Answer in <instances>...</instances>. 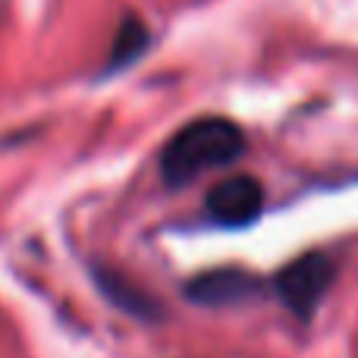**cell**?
<instances>
[{"instance_id":"obj_1","label":"cell","mask_w":358,"mask_h":358,"mask_svg":"<svg viewBox=\"0 0 358 358\" xmlns=\"http://www.w3.org/2000/svg\"><path fill=\"white\" fill-rule=\"evenodd\" d=\"M245 151V132L229 117H198L164 145L161 176L167 185H185L204 170H220L239 161Z\"/></svg>"},{"instance_id":"obj_2","label":"cell","mask_w":358,"mask_h":358,"mask_svg":"<svg viewBox=\"0 0 358 358\" xmlns=\"http://www.w3.org/2000/svg\"><path fill=\"white\" fill-rule=\"evenodd\" d=\"M330 283H334L330 258L321 252H308V255H299L296 261H289L277 273L273 289H277L280 302L286 305V311H292L299 321H311L317 305L327 296Z\"/></svg>"},{"instance_id":"obj_3","label":"cell","mask_w":358,"mask_h":358,"mask_svg":"<svg viewBox=\"0 0 358 358\" xmlns=\"http://www.w3.org/2000/svg\"><path fill=\"white\" fill-rule=\"evenodd\" d=\"M264 208V189L255 176H229L208 192V214L220 227H245Z\"/></svg>"},{"instance_id":"obj_4","label":"cell","mask_w":358,"mask_h":358,"mask_svg":"<svg viewBox=\"0 0 358 358\" xmlns=\"http://www.w3.org/2000/svg\"><path fill=\"white\" fill-rule=\"evenodd\" d=\"M258 289V280L248 277L245 271L236 267H220V271H208L201 277H195L185 292L192 302L204 305V308H227V305H239L245 302L252 292Z\"/></svg>"},{"instance_id":"obj_5","label":"cell","mask_w":358,"mask_h":358,"mask_svg":"<svg viewBox=\"0 0 358 358\" xmlns=\"http://www.w3.org/2000/svg\"><path fill=\"white\" fill-rule=\"evenodd\" d=\"M145 48H148V29H145V22L138 16L123 19V25L117 29V38H113L107 69L113 73V69L129 66L132 60H138V57L145 54Z\"/></svg>"}]
</instances>
